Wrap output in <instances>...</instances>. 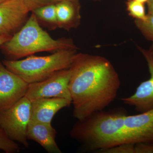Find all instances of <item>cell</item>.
Here are the masks:
<instances>
[{
    "label": "cell",
    "mask_w": 153,
    "mask_h": 153,
    "mask_svg": "<svg viewBox=\"0 0 153 153\" xmlns=\"http://www.w3.org/2000/svg\"><path fill=\"white\" fill-rule=\"evenodd\" d=\"M69 68L71 75L68 88L73 116L77 120L103 110L116 98L120 79L105 57L77 53Z\"/></svg>",
    "instance_id": "1"
},
{
    "label": "cell",
    "mask_w": 153,
    "mask_h": 153,
    "mask_svg": "<svg viewBox=\"0 0 153 153\" xmlns=\"http://www.w3.org/2000/svg\"><path fill=\"white\" fill-rule=\"evenodd\" d=\"M57 27L66 30L77 27L80 24L78 1H63L56 3Z\"/></svg>",
    "instance_id": "13"
},
{
    "label": "cell",
    "mask_w": 153,
    "mask_h": 153,
    "mask_svg": "<svg viewBox=\"0 0 153 153\" xmlns=\"http://www.w3.org/2000/svg\"><path fill=\"white\" fill-rule=\"evenodd\" d=\"M21 149L16 142L10 139L0 128V150L6 153H17Z\"/></svg>",
    "instance_id": "17"
},
{
    "label": "cell",
    "mask_w": 153,
    "mask_h": 153,
    "mask_svg": "<svg viewBox=\"0 0 153 153\" xmlns=\"http://www.w3.org/2000/svg\"><path fill=\"white\" fill-rule=\"evenodd\" d=\"M72 103L66 99L43 98L31 102V120L51 124L54 116L60 109Z\"/></svg>",
    "instance_id": "11"
},
{
    "label": "cell",
    "mask_w": 153,
    "mask_h": 153,
    "mask_svg": "<svg viewBox=\"0 0 153 153\" xmlns=\"http://www.w3.org/2000/svg\"><path fill=\"white\" fill-rule=\"evenodd\" d=\"M55 1V3L61 1H78V0H54Z\"/></svg>",
    "instance_id": "25"
},
{
    "label": "cell",
    "mask_w": 153,
    "mask_h": 153,
    "mask_svg": "<svg viewBox=\"0 0 153 153\" xmlns=\"http://www.w3.org/2000/svg\"><path fill=\"white\" fill-rule=\"evenodd\" d=\"M56 135V130L51 124L30 120L28 124V140H33L38 143L47 152L62 153L55 141Z\"/></svg>",
    "instance_id": "12"
},
{
    "label": "cell",
    "mask_w": 153,
    "mask_h": 153,
    "mask_svg": "<svg viewBox=\"0 0 153 153\" xmlns=\"http://www.w3.org/2000/svg\"></svg>",
    "instance_id": "28"
},
{
    "label": "cell",
    "mask_w": 153,
    "mask_h": 153,
    "mask_svg": "<svg viewBox=\"0 0 153 153\" xmlns=\"http://www.w3.org/2000/svg\"><path fill=\"white\" fill-rule=\"evenodd\" d=\"M38 21L47 23L48 25L57 27L56 3L39 7L32 11Z\"/></svg>",
    "instance_id": "14"
},
{
    "label": "cell",
    "mask_w": 153,
    "mask_h": 153,
    "mask_svg": "<svg viewBox=\"0 0 153 153\" xmlns=\"http://www.w3.org/2000/svg\"><path fill=\"white\" fill-rule=\"evenodd\" d=\"M124 131L127 143H153V108L126 117Z\"/></svg>",
    "instance_id": "8"
},
{
    "label": "cell",
    "mask_w": 153,
    "mask_h": 153,
    "mask_svg": "<svg viewBox=\"0 0 153 153\" xmlns=\"http://www.w3.org/2000/svg\"><path fill=\"white\" fill-rule=\"evenodd\" d=\"M77 53L76 49H63L47 56L32 55L23 60H4L3 63L8 70L30 84L70 68Z\"/></svg>",
    "instance_id": "4"
},
{
    "label": "cell",
    "mask_w": 153,
    "mask_h": 153,
    "mask_svg": "<svg viewBox=\"0 0 153 153\" xmlns=\"http://www.w3.org/2000/svg\"><path fill=\"white\" fill-rule=\"evenodd\" d=\"M134 1L139 2L143 3V4H145V3H147L149 0H134Z\"/></svg>",
    "instance_id": "24"
},
{
    "label": "cell",
    "mask_w": 153,
    "mask_h": 153,
    "mask_svg": "<svg viewBox=\"0 0 153 153\" xmlns=\"http://www.w3.org/2000/svg\"><path fill=\"white\" fill-rule=\"evenodd\" d=\"M126 10L128 15L134 20H144L146 18L144 4L134 0H127L126 2Z\"/></svg>",
    "instance_id": "15"
},
{
    "label": "cell",
    "mask_w": 153,
    "mask_h": 153,
    "mask_svg": "<svg viewBox=\"0 0 153 153\" xmlns=\"http://www.w3.org/2000/svg\"><path fill=\"white\" fill-rule=\"evenodd\" d=\"M70 68L63 69L40 82L29 84L25 96L30 102L43 98L58 97L71 100L68 88L71 77Z\"/></svg>",
    "instance_id": "6"
},
{
    "label": "cell",
    "mask_w": 153,
    "mask_h": 153,
    "mask_svg": "<svg viewBox=\"0 0 153 153\" xmlns=\"http://www.w3.org/2000/svg\"><path fill=\"white\" fill-rule=\"evenodd\" d=\"M6 1H7V0H0V3Z\"/></svg>",
    "instance_id": "26"
},
{
    "label": "cell",
    "mask_w": 153,
    "mask_h": 153,
    "mask_svg": "<svg viewBox=\"0 0 153 153\" xmlns=\"http://www.w3.org/2000/svg\"><path fill=\"white\" fill-rule=\"evenodd\" d=\"M127 115L123 108L96 111L77 120L69 134L89 152H100L127 143L124 131L125 119Z\"/></svg>",
    "instance_id": "2"
},
{
    "label": "cell",
    "mask_w": 153,
    "mask_h": 153,
    "mask_svg": "<svg viewBox=\"0 0 153 153\" xmlns=\"http://www.w3.org/2000/svg\"><path fill=\"white\" fill-rule=\"evenodd\" d=\"M12 37L10 35H5L0 36V47L6 41H8Z\"/></svg>",
    "instance_id": "21"
},
{
    "label": "cell",
    "mask_w": 153,
    "mask_h": 153,
    "mask_svg": "<svg viewBox=\"0 0 153 153\" xmlns=\"http://www.w3.org/2000/svg\"><path fill=\"white\" fill-rule=\"evenodd\" d=\"M134 152L135 153H153V143L135 144Z\"/></svg>",
    "instance_id": "20"
},
{
    "label": "cell",
    "mask_w": 153,
    "mask_h": 153,
    "mask_svg": "<svg viewBox=\"0 0 153 153\" xmlns=\"http://www.w3.org/2000/svg\"><path fill=\"white\" fill-rule=\"evenodd\" d=\"M1 47L5 54L13 59V60L38 52L77 49L70 38L55 40L52 38L41 27L33 13L20 31Z\"/></svg>",
    "instance_id": "3"
},
{
    "label": "cell",
    "mask_w": 153,
    "mask_h": 153,
    "mask_svg": "<svg viewBox=\"0 0 153 153\" xmlns=\"http://www.w3.org/2000/svg\"><path fill=\"white\" fill-rule=\"evenodd\" d=\"M149 51L150 53L151 56H152L153 59V43H152V44L150 48V49H149Z\"/></svg>",
    "instance_id": "23"
},
{
    "label": "cell",
    "mask_w": 153,
    "mask_h": 153,
    "mask_svg": "<svg viewBox=\"0 0 153 153\" xmlns=\"http://www.w3.org/2000/svg\"><path fill=\"white\" fill-rule=\"evenodd\" d=\"M135 144L125 143L100 151L102 153H135Z\"/></svg>",
    "instance_id": "18"
},
{
    "label": "cell",
    "mask_w": 153,
    "mask_h": 153,
    "mask_svg": "<svg viewBox=\"0 0 153 153\" xmlns=\"http://www.w3.org/2000/svg\"><path fill=\"white\" fill-rule=\"evenodd\" d=\"M134 23L143 36L153 43V15L148 14L145 20H134Z\"/></svg>",
    "instance_id": "16"
},
{
    "label": "cell",
    "mask_w": 153,
    "mask_h": 153,
    "mask_svg": "<svg viewBox=\"0 0 153 153\" xmlns=\"http://www.w3.org/2000/svg\"><path fill=\"white\" fill-rule=\"evenodd\" d=\"M29 84L0 63V111L7 109L24 97Z\"/></svg>",
    "instance_id": "7"
},
{
    "label": "cell",
    "mask_w": 153,
    "mask_h": 153,
    "mask_svg": "<svg viewBox=\"0 0 153 153\" xmlns=\"http://www.w3.org/2000/svg\"><path fill=\"white\" fill-rule=\"evenodd\" d=\"M30 11L23 0L0 3V36L10 35L23 24Z\"/></svg>",
    "instance_id": "10"
},
{
    "label": "cell",
    "mask_w": 153,
    "mask_h": 153,
    "mask_svg": "<svg viewBox=\"0 0 153 153\" xmlns=\"http://www.w3.org/2000/svg\"><path fill=\"white\" fill-rule=\"evenodd\" d=\"M145 57L149 71V79L142 82L133 95L121 98L125 104L134 106L137 112L143 113L153 108V59L149 50L138 46Z\"/></svg>",
    "instance_id": "9"
},
{
    "label": "cell",
    "mask_w": 153,
    "mask_h": 153,
    "mask_svg": "<svg viewBox=\"0 0 153 153\" xmlns=\"http://www.w3.org/2000/svg\"><path fill=\"white\" fill-rule=\"evenodd\" d=\"M148 14L153 15V0H149L147 2Z\"/></svg>",
    "instance_id": "22"
},
{
    "label": "cell",
    "mask_w": 153,
    "mask_h": 153,
    "mask_svg": "<svg viewBox=\"0 0 153 153\" xmlns=\"http://www.w3.org/2000/svg\"><path fill=\"white\" fill-rule=\"evenodd\" d=\"M95 1H98V0H95Z\"/></svg>",
    "instance_id": "27"
},
{
    "label": "cell",
    "mask_w": 153,
    "mask_h": 153,
    "mask_svg": "<svg viewBox=\"0 0 153 153\" xmlns=\"http://www.w3.org/2000/svg\"><path fill=\"white\" fill-rule=\"evenodd\" d=\"M31 107V102L25 96L7 109L0 111V128L10 139L26 148L29 146L27 131Z\"/></svg>",
    "instance_id": "5"
},
{
    "label": "cell",
    "mask_w": 153,
    "mask_h": 153,
    "mask_svg": "<svg viewBox=\"0 0 153 153\" xmlns=\"http://www.w3.org/2000/svg\"><path fill=\"white\" fill-rule=\"evenodd\" d=\"M23 1L31 11L39 7L50 4H55L54 0H23Z\"/></svg>",
    "instance_id": "19"
}]
</instances>
